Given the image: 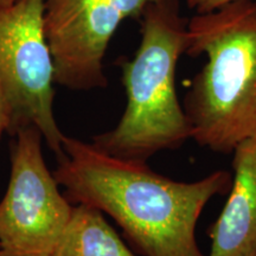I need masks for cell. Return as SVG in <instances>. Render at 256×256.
<instances>
[{
  "label": "cell",
  "mask_w": 256,
  "mask_h": 256,
  "mask_svg": "<svg viewBox=\"0 0 256 256\" xmlns=\"http://www.w3.org/2000/svg\"><path fill=\"white\" fill-rule=\"evenodd\" d=\"M209 256L256 255V136L232 151V180L222 212L208 230Z\"/></svg>",
  "instance_id": "7"
},
{
  "label": "cell",
  "mask_w": 256,
  "mask_h": 256,
  "mask_svg": "<svg viewBox=\"0 0 256 256\" xmlns=\"http://www.w3.org/2000/svg\"><path fill=\"white\" fill-rule=\"evenodd\" d=\"M14 106L6 86L0 76V139L5 132H11L14 124Z\"/></svg>",
  "instance_id": "9"
},
{
  "label": "cell",
  "mask_w": 256,
  "mask_h": 256,
  "mask_svg": "<svg viewBox=\"0 0 256 256\" xmlns=\"http://www.w3.org/2000/svg\"><path fill=\"white\" fill-rule=\"evenodd\" d=\"M255 256H256V255H255Z\"/></svg>",
  "instance_id": "13"
},
{
  "label": "cell",
  "mask_w": 256,
  "mask_h": 256,
  "mask_svg": "<svg viewBox=\"0 0 256 256\" xmlns=\"http://www.w3.org/2000/svg\"><path fill=\"white\" fill-rule=\"evenodd\" d=\"M186 55L206 56L184 98L191 139L229 154L256 136V2L238 0L188 23Z\"/></svg>",
  "instance_id": "2"
},
{
  "label": "cell",
  "mask_w": 256,
  "mask_h": 256,
  "mask_svg": "<svg viewBox=\"0 0 256 256\" xmlns=\"http://www.w3.org/2000/svg\"><path fill=\"white\" fill-rule=\"evenodd\" d=\"M44 0L0 6V76L14 106L11 133L34 126L57 156L64 134L54 113V64L44 32Z\"/></svg>",
  "instance_id": "5"
},
{
  "label": "cell",
  "mask_w": 256,
  "mask_h": 256,
  "mask_svg": "<svg viewBox=\"0 0 256 256\" xmlns=\"http://www.w3.org/2000/svg\"><path fill=\"white\" fill-rule=\"evenodd\" d=\"M14 136L10 180L0 202V254L51 256L74 206L48 168L40 130L28 124Z\"/></svg>",
  "instance_id": "4"
},
{
  "label": "cell",
  "mask_w": 256,
  "mask_h": 256,
  "mask_svg": "<svg viewBox=\"0 0 256 256\" xmlns=\"http://www.w3.org/2000/svg\"><path fill=\"white\" fill-rule=\"evenodd\" d=\"M51 256H136L112 228L104 212L88 204L74 206Z\"/></svg>",
  "instance_id": "8"
},
{
  "label": "cell",
  "mask_w": 256,
  "mask_h": 256,
  "mask_svg": "<svg viewBox=\"0 0 256 256\" xmlns=\"http://www.w3.org/2000/svg\"><path fill=\"white\" fill-rule=\"evenodd\" d=\"M0 256H2V254H0Z\"/></svg>",
  "instance_id": "12"
},
{
  "label": "cell",
  "mask_w": 256,
  "mask_h": 256,
  "mask_svg": "<svg viewBox=\"0 0 256 256\" xmlns=\"http://www.w3.org/2000/svg\"><path fill=\"white\" fill-rule=\"evenodd\" d=\"M16 0H0V6L2 8H8V6H11Z\"/></svg>",
  "instance_id": "11"
},
{
  "label": "cell",
  "mask_w": 256,
  "mask_h": 256,
  "mask_svg": "<svg viewBox=\"0 0 256 256\" xmlns=\"http://www.w3.org/2000/svg\"><path fill=\"white\" fill-rule=\"evenodd\" d=\"M158 0H44V32L57 84L72 90L107 87L104 60L127 18Z\"/></svg>",
  "instance_id": "6"
},
{
  "label": "cell",
  "mask_w": 256,
  "mask_h": 256,
  "mask_svg": "<svg viewBox=\"0 0 256 256\" xmlns=\"http://www.w3.org/2000/svg\"><path fill=\"white\" fill-rule=\"evenodd\" d=\"M55 172L70 200L88 204L120 226L142 256H206L196 238L198 220L232 174L218 170L196 182H179L64 136Z\"/></svg>",
  "instance_id": "1"
},
{
  "label": "cell",
  "mask_w": 256,
  "mask_h": 256,
  "mask_svg": "<svg viewBox=\"0 0 256 256\" xmlns=\"http://www.w3.org/2000/svg\"><path fill=\"white\" fill-rule=\"evenodd\" d=\"M234 2H238V0H186V4L191 10H194L197 14H202L216 11ZM252 2H256V0H252Z\"/></svg>",
  "instance_id": "10"
},
{
  "label": "cell",
  "mask_w": 256,
  "mask_h": 256,
  "mask_svg": "<svg viewBox=\"0 0 256 256\" xmlns=\"http://www.w3.org/2000/svg\"><path fill=\"white\" fill-rule=\"evenodd\" d=\"M142 40L132 60L121 63L127 95L113 130L92 136V145L118 158L147 162L191 139V127L176 90V69L188 46V23L178 0H158L144 10Z\"/></svg>",
  "instance_id": "3"
}]
</instances>
